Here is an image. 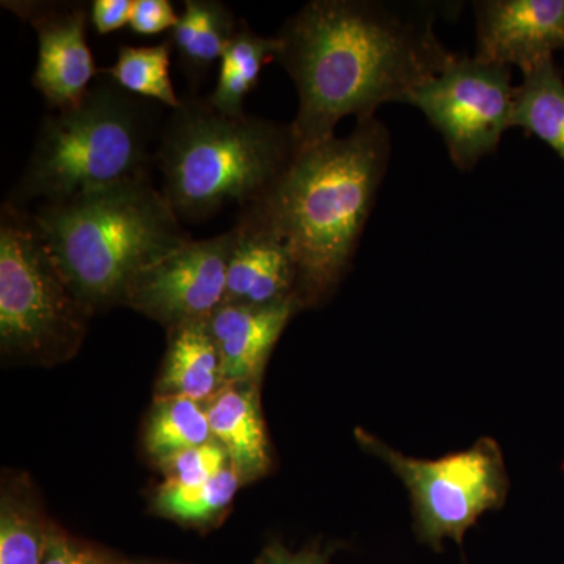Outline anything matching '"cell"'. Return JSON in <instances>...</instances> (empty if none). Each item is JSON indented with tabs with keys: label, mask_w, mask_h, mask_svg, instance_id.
<instances>
[{
	"label": "cell",
	"mask_w": 564,
	"mask_h": 564,
	"mask_svg": "<svg viewBox=\"0 0 564 564\" xmlns=\"http://www.w3.org/2000/svg\"><path fill=\"white\" fill-rule=\"evenodd\" d=\"M364 447L392 467L413 496L415 530L436 551L445 538L462 544L481 514L502 507L508 478L499 445L481 440L469 451L436 462H419L359 432Z\"/></svg>",
	"instance_id": "52a82bcc"
},
{
	"label": "cell",
	"mask_w": 564,
	"mask_h": 564,
	"mask_svg": "<svg viewBox=\"0 0 564 564\" xmlns=\"http://www.w3.org/2000/svg\"><path fill=\"white\" fill-rule=\"evenodd\" d=\"M231 231L225 303L247 306H272L292 300L299 303L295 263L281 237L251 209L237 214Z\"/></svg>",
	"instance_id": "7c38bea8"
},
{
	"label": "cell",
	"mask_w": 564,
	"mask_h": 564,
	"mask_svg": "<svg viewBox=\"0 0 564 564\" xmlns=\"http://www.w3.org/2000/svg\"><path fill=\"white\" fill-rule=\"evenodd\" d=\"M239 22L234 11L220 0H185L170 43L176 50L181 70L191 82L193 91L214 63L221 61Z\"/></svg>",
	"instance_id": "2e32d148"
},
{
	"label": "cell",
	"mask_w": 564,
	"mask_h": 564,
	"mask_svg": "<svg viewBox=\"0 0 564 564\" xmlns=\"http://www.w3.org/2000/svg\"><path fill=\"white\" fill-rule=\"evenodd\" d=\"M258 564H326V558L317 551H302L293 554L282 545L273 544L262 552Z\"/></svg>",
	"instance_id": "4316f807"
},
{
	"label": "cell",
	"mask_w": 564,
	"mask_h": 564,
	"mask_svg": "<svg viewBox=\"0 0 564 564\" xmlns=\"http://www.w3.org/2000/svg\"><path fill=\"white\" fill-rule=\"evenodd\" d=\"M29 212L70 291L88 311L124 303L141 270L192 240L152 180Z\"/></svg>",
	"instance_id": "5b68a950"
},
{
	"label": "cell",
	"mask_w": 564,
	"mask_h": 564,
	"mask_svg": "<svg viewBox=\"0 0 564 564\" xmlns=\"http://www.w3.org/2000/svg\"><path fill=\"white\" fill-rule=\"evenodd\" d=\"M90 311L70 291L31 212L0 209V344L43 356L73 347Z\"/></svg>",
	"instance_id": "8992f818"
},
{
	"label": "cell",
	"mask_w": 564,
	"mask_h": 564,
	"mask_svg": "<svg viewBox=\"0 0 564 564\" xmlns=\"http://www.w3.org/2000/svg\"><path fill=\"white\" fill-rule=\"evenodd\" d=\"M162 126L152 101L99 74L85 98L41 121L6 203L22 210L151 180Z\"/></svg>",
	"instance_id": "277c9868"
},
{
	"label": "cell",
	"mask_w": 564,
	"mask_h": 564,
	"mask_svg": "<svg viewBox=\"0 0 564 564\" xmlns=\"http://www.w3.org/2000/svg\"><path fill=\"white\" fill-rule=\"evenodd\" d=\"M2 7L32 25L39 36V63L32 85L47 107L76 106L98 79L87 41L90 7L55 0H3Z\"/></svg>",
	"instance_id": "30bf717a"
},
{
	"label": "cell",
	"mask_w": 564,
	"mask_h": 564,
	"mask_svg": "<svg viewBox=\"0 0 564 564\" xmlns=\"http://www.w3.org/2000/svg\"><path fill=\"white\" fill-rule=\"evenodd\" d=\"M302 152L292 122L229 117L196 93L163 122L155 166L161 192L182 223L209 221L261 202Z\"/></svg>",
	"instance_id": "3957f363"
},
{
	"label": "cell",
	"mask_w": 564,
	"mask_h": 564,
	"mask_svg": "<svg viewBox=\"0 0 564 564\" xmlns=\"http://www.w3.org/2000/svg\"><path fill=\"white\" fill-rule=\"evenodd\" d=\"M135 0H95L90 3V21L99 35L109 33L131 24Z\"/></svg>",
	"instance_id": "484cf974"
},
{
	"label": "cell",
	"mask_w": 564,
	"mask_h": 564,
	"mask_svg": "<svg viewBox=\"0 0 564 564\" xmlns=\"http://www.w3.org/2000/svg\"><path fill=\"white\" fill-rule=\"evenodd\" d=\"M232 239L229 229L170 251L133 278L124 304L169 329L207 321L225 303Z\"/></svg>",
	"instance_id": "9c48e42d"
},
{
	"label": "cell",
	"mask_w": 564,
	"mask_h": 564,
	"mask_svg": "<svg viewBox=\"0 0 564 564\" xmlns=\"http://www.w3.org/2000/svg\"><path fill=\"white\" fill-rule=\"evenodd\" d=\"M212 440L209 415L202 403L180 395H163L155 403L147 429V448L158 462Z\"/></svg>",
	"instance_id": "ffe728a7"
},
{
	"label": "cell",
	"mask_w": 564,
	"mask_h": 564,
	"mask_svg": "<svg viewBox=\"0 0 564 564\" xmlns=\"http://www.w3.org/2000/svg\"><path fill=\"white\" fill-rule=\"evenodd\" d=\"M299 310L302 306L293 300L272 306L223 303L207 318L212 337L220 352L223 381H254Z\"/></svg>",
	"instance_id": "4fadbf2b"
},
{
	"label": "cell",
	"mask_w": 564,
	"mask_h": 564,
	"mask_svg": "<svg viewBox=\"0 0 564 564\" xmlns=\"http://www.w3.org/2000/svg\"><path fill=\"white\" fill-rule=\"evenodd\" d=\"M172 51L170 40L154 46H121L117 62L109 68H99V74L137 98L176 110L182 99L170 76Z\"/></svg>",
	"instance_id": "d6986e66"
},
{
	"label": "cell",
	"mask_w": 564,
	"mask_h": 564,
	"mask_svg": "<svg viewBox=\"0 0 564 564\" xmlns=\"http://www.w3.org/2000/svg\"><path fill=\"white\" fill-rule=\"evenodd\" d=\"M41 564H122L111 562L95 549L87 547L70 540L55 527L47 529Z\"/></svg>",
	"instance_id": "cb8c5ba5"
},
{
	"label": "cell",
	"mask_w": 564,
	"mask_h": 564,
	"mask_svg": "<svg viewBox=\"0 0 564 564\" xmlns=\"http://www.w3.org/2000/svg\"><path fill=\"white\" fill-rule=\"evenodd\" d=\"M239 474L232 466L223 470L214 480L199 486H176L163 484L155 497L159 513L187 522L207 524L232 502L239 489Z\"/></svg>",
	"instance_id": "44dd1931"
},
{
	"label": "cell",
	"mask_w": 564,
	"mask_h": 564,
	"mask_svg": "<svg viewBox=\"0 0 564 564\" xmlns=\"http://www.w3.org/2000/svg\"><path fill=\"white\" fill-rule=\"evenodd\" d=\"M221 358L207 321L184 323L170 329L169 350L161 378L166 395L212 399L221 391Z\"/></svg>",
	"instance_id": "9a60e30c"
},
{
	"label": "cell",
	"mask_w": 564,
	"mask_h": 564,
	"mask_svg": "<svg viewBox=\"0 0 564 564\" xmlns=\"http://www.w3.org/2000/svg\"><path fill=\"white\" fill-rule=\"evenodd\" d=\"M177 21L180 17L169 0H135L129 25L137 35L152 36L173 31Z\"/></svg>",
	"instance_id": "d4e9b609"
},
{
	"label": "cell",
	"mask_w": 564,
	"mask_h": 564,
	"mask_svg": "<svg viewBox=\"0 0 564 564\" xmlns=\"http://www.w3.org/2000/svg\"><path fill=\"white\" fill-rule=\"evenodd\" d=\"M475 14L480 61L527 73L564 50V0H484Z\"/></svg>",
	"instance_id": "8fae6325"
},
{
	"label": "cell",
	"mask_w": 564,
	"mask_h": 564,
	"mask_svg": "<svg viewBox=\"0 0 564 564\" xmlns=\"http://www.w3.org/2000/svg\"><path fill=\"white\" fill-rule=\"evenodd\" d=\"M432 10L373 0H313L284 22L276 61L299 91L293 132L304 148L332 139L345 117L372 120L386 102L452 61Z\"/></svg>",
	"instance_id": "6da1fadb"
},
{
	"label": "cell",
	"mask_w": 564,
	"mask_h": 564,
	"mask_svg": "<svg viewBox=\"0 0 564 564\" xmlns=\"http://www.w3.org/2000/svg\"><path fill=\"white\" fill-rule=\"evenodd\" d=\"M514 93L510 66L455 55L404 104L417 107L443 135L456 169L470 172L511 128Z\"/></svg>",
	"instance_id": "ba28073f"
},
{
	"label": "cell",
	"mask_w": 564,
	"mask_h": 564,
	"mask_svg": "<svg viewBox=\"0 0 564 564\" xmlns=\"http://www.w3.org/2000/svg\"><path fill=\"white\" fill-rule=\"evenodd\" d=\"M212 436L228 451L242 480L261 477L270 467L269 441L258 397L252 389L226 388L206 408Z\"/></svg>",
	"instance_id": "5bb4252c"
},
{
	"label": "cell",
	"mask_w": 564,
	"mask_h": 564,
	"mask_svg": "<svg viewBox=\"0 0 564 564\" xmlns=\"http://www.w3.org/2000/svg\"><path fill=\"white\" fill-rule=\"evenodd\" d=\"M391 158V135L377 118L350 135L304 148L254 210L291 251L296 300L332 295L358 250Z\"/></svg>",
	"instance_id": "7a4b0ae2"
},
{
	"label": "cell",
	"mask_w": 564,
	"mask_h": 564,
	"mask_svg": "<svg viewBox=\"0 0 564 564\" xmlns=\"http://www.w3.org/2000/svg\"><path fill=\"white\" fill-rule=\"evenodd\" d=\"M228 451L218 441L212 440L199 447L188 448L159 462L166 475L165 484L176 486H199L218 477L228 469Z\"/></svg>",
	"instance_id": "603a6c76"
},
{
	"label": "cell",
	"mask_w": 564,
	"mask_h": 564,
	"mask_svg": "<svg viewBox=\"0 0 564 564\" xmlns=\"http://www.w3.org/2000/svg\"><path fill=\"white\" fill-rule=\"evenodd\" d=\"M47 529L28 508L3 497L0 511V564H41Z\"/></svg>",
	"instance_id": "7402d4cb"
},
{
	"label": "cell",
	"mask_w": 564,
	"mask_h": 564,
	"mask_svg": "<svg viewBox=\"0 0 564 564\" xmlns=\"http://www.w3.org/2000/svg\"><path fill=\"white\" fill-rule=\"evenodd\" d=\"M276 36H262L240 20L239 28L225 52H223L220 74L214 91L207 96L210 106L229 117H243L245 99L258 87L263 66L276 61Z\"/></svg>",
	"instance_id": "e0dca14e"
},
{
	"label": "cell",
	"mask_w": 564,
	"mask_h": 564,
	"mask_svg": "<svg viewBox=\"0 0 564 564\" xmlns=\"http://www.w3.org/2000/svg\"><path fill=\"white\" fill-rule=\"evenodd\" d=\"M516 87L511 128L544 141L564 161V79L554 58L527 70Z\"/></svg>",
	"instance_id": "ac0fdd59"
}]
</instances>
